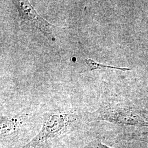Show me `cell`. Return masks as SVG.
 Here are the masks:
<instances>
[{"mask_svg":"<svg viewBox=\"0 0 148 148\" xmlns=\"http://www.w3.org/2000/svg\"><path fill=\"white\" fill-rule=\"evenodd\" d=\"M86 122V113L75 109H57L46 112L37 134L21 148H40L78 129Z\"/></svg>","mask_w":148,"mask_h":148,"instance_id":"6da1fadb","label":"cell"},{"mask_svg":"<svg viewBox=\"0 0 148 148\" xmlns=\"http://www.w3.org/2000/svg\"><path fill=\"white\" fill-rule=\"evenodd\" d=\"M86 121H106L119 125H147L148 123L130 108L120 104H106L93 112L86 113Z\"/></svg>","mask_w":148,"mask_h":148,"instance_id":"7a4b0ae2","label":"cell"},{"mask_svg":"<svg viewBox=\"0 0 148 148\" xmlns=\"http://www.w3.org/2000/svg\"><path fill=\"white\" fill-rule=\"evenodd\" d=\"M17 10L18 16L22 23L40 32L48 38L53 39L63 28L49 23L33 7L29 1H12Z\"/></svg>","mask_w":148,"mask_h":148,"instance_id":"3957f363","label":"cell"},{"mask_svg":"<svg viewBox=\"0 0 148 148\" xmlns=\"http://www.w3.org/2000/svg\"><path fill=\"white\" fill-rule=\"evenodd\" d=\"M25 114L1 116L0 121V136L1 142L14 136L27 120Z\"/></svg>","mask_w":148,"mask_h":148,"instance_id":"277c9868","label":"cell"},{"mask_svg":"<svg viewBox=\"0 0 148 148\" xmlns=\"http://www.w3.org/2000/svg\"><path fill=\"white\" fill-rule=\"evenodd\" d=\"M85 62L87 64L89 70L90 71L96 70H100L103 69H112L120 70L122 71H131V69L127 68H120V67H116L114 66H110V65H106L103 64L98 63L95 62V60H93L92 59L87 58L85 59Z\"/></svg>","mask_w":148,"mask_h":148,"instance_id":"5b68a950","label":"cell"},{"mask_svg":"<svg viewBox=\"0 0 148 148\" xmlns=\"http://www.w3.org/2000/svg\"><path fill=\"white\" fill-rule=\"evenodd\" d=\"M144 137L143 138H144V139H147V140H148V132L145 133V134H144Z\"/></svg>","mask_w":148,"mask_h":148,"instance_id":"8992f818","label":"cell"}]
</instances>
